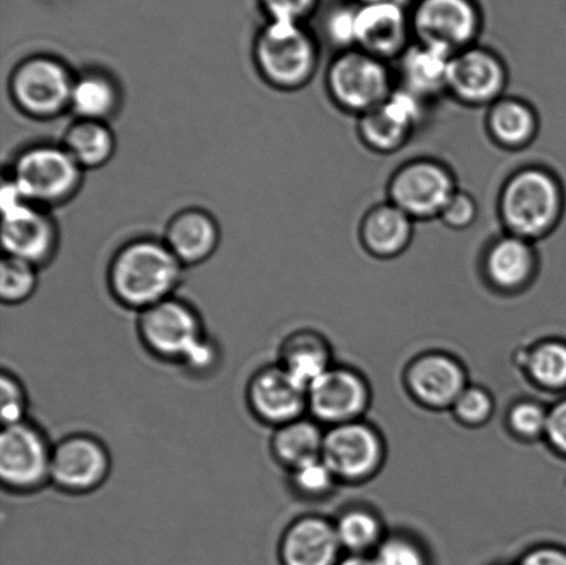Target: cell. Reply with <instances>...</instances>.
Listing matches in <instances>:
<instances>
[{"instance_id": "cell-1", "label": "cell", "mask_w": 566, "mask_h": 565, "mask_svg": "<svg viewBox=\"0 0 566 565\" xmlns=\"http://www.w3.org/2000/svg\"><path fill=\"white\" fill-rule=\"evenodd\" d=\"M185 269L165 241L138 238L111 260L109 292L122 307L138 314L176 296Z\"/></svg>"}, {"instance_id": "cell-2", "label": "cell", "mask_w": 566, "mask_h": 565, "mask_svg": "<svg viewBox=\"0 0 566 565\" xmlns=\"http://www.w3.org/2000/svg\"><path fill=\"white\" fill-rule=\"evenodd\" d=\"M564 191L556 176L526 168L510 177L501 197V215L510 234L535 240L551 232L562 219Z\"/></svg>"}, {"instance_id": "cell-3", "label": "cell", "mask_w": 566, "mask_h": 565, "mask_svg": "<svg viewBox=\"0 0 566 565\" xmlns=\"http://www.w3.org/2000/svg\"><path fill=\"white\" fill-rule=\"evenodd\" d=\"M260 75L280 91L307 85L318 64V48L298 22L268 21L253 44Z\"/></svg>"}, {"instance_id": "cell-4", "label": "cell", "mask_w": 566, "mask_h": 565, "mask_svg": "<svg viewBox=\"0 0 566 565\" xmlns=\"http://www.w3.org/2000/svg\"><path fill=\"white\" fill-rule=\"evenodd\" d=\"M83 171L63 144L44 143L22 149L17 155L9 179L28 201L49 209L76 196Z\"/></svg>"}, {"instance_id": "cell-5", "label": "cell", "mask_w": 566, "mask_h": 565, "mask_svg": "<svg viewBox=\"0 0 566 565\" xmlns=\"http://www.w3.org/2000/svg\"><path fill=\"white\" fill-rule=\"evenodd\" d=\"M138 341L149 356L180 365L208 336L201 313L190 302L171 296L137 314Z\"/></svg>"}, {"instance_id": "cell-6", "label": "cell", "mask_w": 566, "mask_h": 565, "mask_svg": "<svg viewBox=\"0 0 566 565\" xmlns=\"http://www.w3.org/2000/svg\"><path fill=\"white\" fill-rule=\"evenodd\" d=\"M4 254L42 268L54 258L59 229L46 208L28 201L19 187L6 180L0 192Z\"/></svg>"}, {"instance_id": "cell-7", "label": "cell", "mask_w": 566, "mask_h": 565, "mask_svg": "<svg viewBox=\"0 0 566 565\" xmlns=\"http://www.w3.org/2000/svg\"><path fill=\"white\" fill-rule=\"evenodd\" d=\"M52 440L31 419L3 426L0 435V483L14 495H31L50 485Z\"/></svg>"}, {"instance_id": "cell-8", "label": "cell", "mask_w": 566, "mask_h": 565, "mask_svg": "<svg viewBox=\"0 0 566 565\" xmlns=\"http://www.w3.org/2000/svg\"><path fill=\"white\" fill-rule=\"evenodd\" d=\"M75 76L52 55H32L21 61L10 76V94L22 113L52 119L70 109Z\"/></svg>"}, {"instance_id": "cell-9", "label": "cell", "mask_w": 566, "mask_h": 565, "mask_svg": "<svg viewBox=\"0 0 566 565\" xmlns=\"http://www.w3.org/2000/svg\"><path fill=\"white\" fill-rule=\"evenodd\" d=\"M111 473L113 456L99 437L75 431L54 442L50 485L63 494H92L107 483Z\"/></svg>"}, {"instance_id": "cell-10", "label": "cell", "mask_w": 566, "mask_h": 565, "mask_svg": "<svg viewBox=\"0 0 566 565\" xmlns=\"http://www.w3.org/2000/svg\"><path fill=\"white\" fill-rule=\"evenodd\" d=\"M321 458L337 481L360 483L379 472L386 446L379 431L359 419L327 429Z\"/></svg>"}, {"instance_id": "cell-11", "label": "cell", "mask_w": 566, "mask_h": 565, "mask_svg": "<svg viewBox=\"0 0 566 565\" xmlns=\"http://www.w3.org/2000/svg\"><path fill=\"white\" fill-rule=\"evenodd\" d=\"M390 75L382 60L363 52H346L333 61L327 87L342 108L368 113L390 97Z\"/></svg>"}, {"instance_id": "cell-12", "label": "cell", "mask_w": 566, "mask_h": 565, "mask_svg": "<svg viewBox=\"0 0 566 565\" xmlns=\"http://www.w3.org/2000/svg\"><path fill=\"white\" fill-rule=\"evenodd\" d=\"M410 25L420 43L457 54L475 41L481 15L473 0H420Z\"/></svg>"}, {"instance_id": "cell-13", "label": "cell", "mask_w": 566, "mask_h": 565, "mask_svg": "<svg viewBox=\"0 0 566 565\" xmlns=\"http://www.w3.org/2000/svg\"><path fill=\"white\" fill-rule=\"evenodd\" d=\"M369 404L368 381L357 370L338 365H332L307 389V412L329 428L359 420Z\"/></svg>"}, {"instance_id": "cell-14", "label": "cell", "mask_w": 566, "mask_h": 565, "mask_svg": "<svg viewBox=\"0 0 566 565\" xmlns=\"http://www.w3.org/2000/svg\"><path fill=\"white\" fill-rule=\"evenodd\" d=\"M457 192L453 176L434 160H415L402 166L390 182L391 203L412 219L441 215Z\"/></svg>"}, {"instance_id": "cell-15", "label": "cell", "mask_w": 566, "mask_h": 565, "mask_svg": "<svg viewBox=\"0 0 566 565\" xmlns=\"http://www.w3.org/2000/svg\"><path fill=\"white\" fill-rule=\"evenodd\" d=\"M245 401L252 417L271 429L307 414V389L276 363L254 370L247 384Z\"/></svg>"}, {"instance_id": "cell-16", "label": "cell", "mask_w": 566, "mask_h": 565, "mask_svg": "<svg viewBox=\"0 0 566 565\" xmlns=\"http://www.w3.org/2000/svg\"><path fill=\"white\" fill-rule=\"evenodd\" d=\"M407 387L421 406L430 409L452 408L468 387V374L457 358L447 353H426L409 364Z\"/></svg>"}, {"instance_id": "cell-17", "label": "cell", "mask_w": 566, "mask_h": 565, "mask_svg": "<svg viewBox=\"0 0 566 565\" xmlns=\"http://www.w3.org/2000/svg\"><path fill=\"white\" fill-rule=\"evenodd\" d=\"M343 555L335 523L319 514L294 519L280 538L282 565H336Z\"/></svg>"}, {"instance_id": "cell-18", "label": "cell", "mask_w": 566, "mask_h": 565, "mask_svg": "<svg viewBox=\"0 0 566 565\" xmlns=\"http://www.w3.org/2000/svg\"><path fill=\"white\" fill-rule=\"evenodd\" d=\"M506 86V70L495 54L468 48L453 54L448 72V88L468 104L496 103Z\"/></svg>"}, {"instance_id": "cell-19", "label": "cell", "mask_w": 566, "mask_h": 565, "mask_svg": "<svg viewBox=\"0 0 566 565\" xmlns=\"http://www.w3.org/2000/svg\"><path fill=\"white\" fill-rule=\"evenodd\" d=\"M410 30V17L398 2L363 4L355 13V43L380 60L403 52Z\"/></svg>"}, {"instance_id": "cell-20", "label": "cell", "mask_w": 566, "mask_h": 565, "mask_svg": "<svg viewBox=\"0 0 566 565\" xmlns=\"http://www.w3.org/2000/svg\"><path fill=\"white\" fill-rule=\"evenodd\" d=\"M419 98L409 91L394 92L379 107L365 113L359 122L364 142L381 153L401 147L420 119Z\"/></svg>"}, {"instance_id": "cell-21", "label": "cell", "mask_w": 566, "mask_h": 565, "mask_svg": "<svg viewBox=\"0 0 566 565\" xmlns=\"http://www.w3.org/2000/svg\"><path fill=\"white\" fill-rule=\"evenodd\" d=\"M164 241L185 268L201 264L218 251L219 224L207 210L188 208L170 219Z\"/></svg>"}, {"instance_id": "cell-22", "label": "cell", "mask_w": 566, "mask_h": 565, "mask_svg": "<svg viewBox=\"0 0 566 565\" xmlns=\"http://www.w3.org/2000/svg\"><path fill=\"white\" fill-rule=\"evenodd\" d=\"M275 363L305 389L333 365L329 345L324 336L311 329H298L286 335L281 342Z\"/></svg>"}, {"instance_id": "cell-23", "label": "cell", "mask_w": 566, "mask_h": 565, "mask_svg": "<svg viewBox=\"0 0 566 565\" xmlns=\"http://www.w3.org/2000/svg\"><path fill=\"white\" fill-rule=\"evenodd\" d=\"M536 270V254L530 241L507 236L497 240L485 257V274L497 290L520 291L530 284Z\"/></svg>"}, {"instance_id": "cell-24", "label": "cell", "mask_w": 566, "mask_h": 565, "mask_svg": "<svg viewBox=\"0 0 566 565\" xmlns=\"http://www.w3.org/2000/svg\"><path fill=\"white\" fill-rule=\"evenodd\" d=\"M412 218L394 203L371 209L360 227L366 249L375 257L392 258L409 245L412 238Z\"/></svg>"}, {"instance_id": "cell-25", "label": "cell", "mask_w": 566, "mask_h": 565, "mask_svg": "<svg viewBox=\"0 0 566 565\" xmlns=\"http://www.w3.org/2000/svg\"><path fill=\"white\" fill-rule=\"evenodd\" d=\"M325 431L313 418H300L273 429L270 452L280 467L289 470L321 458Z\"/></svg>"}, {"instance_id": "cell-26", "label": "cell", "mask_w": 566, "mask_h": 565, "mask_svg": "<svg viewBox=\"0 0 566 565\" xmlns=\"http://www.w3.org/2000/svg\"><path fill=\"white\" fill-rule=\"evenodd\" d=\"M120 88L113 76L102 71H86L75 76L70 111L76 119L107 122L120 105Z\"/></svg>"}, {"instance_id": "cell-27", "label": "cell", "mask_w": 566, "mask_h": 565, "mask_svg": "<svg viewBox=\"0 0 566 565\" xmlns=\"http://www.w3.org/2000/svg\"><path fill=\"white\" fill-rule=\"evenodd\" d=\"M453 53L420 43L407 50L402 59V75L407 91L416 96H430L448 86L449 65Z\"/></svg>"}, {"instance_id": "cell-28", "label": "cell", "mask_w": 566, "mask_h": 565, "mask_svg": "<svg viewBox=\"0 0 566 565\" xmlns=\"http://www.w3.org/2000/svg\"><path fill=\"white\" fill-rule=\"evenodd\" d=\"M63 146L83 170L97 169L114 157L116 138L107 122L76 119L65 132Z\"/></svg>"}, {"instance_id": "cell-29", "label": "cell", "mask_w": 566, "mask_h": 565, "mask_svg": "<svg viewBox=\"0 0 566 565\" xmlns=\"http://www.w3.org/2000/svg\"><path fill=\"white\" fill-rule=\"evenodd\" d=\"M491 135L504 147L526 146L536 135L537 119L534 109L520 100H497L488 116Z\"/></svg>"}, {"instance_id": "cell-30", "label": "cell", "mask_w": 566, "mask_h": 565, "mask_svg": "<svg viewBox=\"0 0 566 565\" xmlns=\"http://www.w3.org/2000/svg\"><path fill=\"white\" fill-rule=\"evenodd\" d=\"M333 523L344 553L371 555L386 536L381 520L370 509H346Z\"/></svg>"}, {"instance_id": "cell-31", "label": "cell", "mask_w": 566, "mask_h": 565, "mask_svg": "<svg viewBox=\"0 0 566 565\" xmlns=\"http://www.w3.org/2000/svg\"><path fill=\"white\" fill-rule=\"evenodd\" d=\"M525 369L541 389H565L566 343L556 339L537 343L525 356Z\"/></svg>"}, {"instance_id": "cell-32", "label": "cell", "mask_w": 566, "mask_h": 565, "mask_svg": "<svg viewBox=\"0 0 566 565\" xmlns=\"http://www.w3.org/2000/svg\"><path fill=\"white\" fill-rule=\"evenodd\" d=\"M38 268L25 260L4 254L0 264V299L8 306L30 301L38 287Z\"/></svg>"}, {"instance_id": "cell-33", "label": "cell", "mask_w": 566, "mask_h": 565, "mask_svg": "<svg viewBox=\"0 0 566 565\" xmlns=\"http://www.w3.org/2000/svg\"><path fill=\"white\" fill-rule=\"evenodd\" d=\"M338 483L335 474L322 458L314 459L293 470H289V485L294 495L304 500H322L331 494Z\"/></svg>"}, {"instance_id": "cell-34", "label": "cell", "mask_w": 566, "mask_h": 565, "mask_svg": "<svg viewBox=\"0 0 566 565\" xmlns=\"http://www.w3.org/2000/svg\"><path fill=\"white\" fill-rule=\"evenodd\" d=\"M377 565H430L420 542L407 534H388L371 553Z\"/></svg>"}, {"instance_id": "cell-35", "label": "cell", "mask_w": 566, "mask_h": 565, "mask_svg": "<svg viewBox=\"0 0 566 565\" xmlns=\"http://www.w3.org/2000/svg\"><path fill=\"white\" fill-rule=\"evenodd\" d=\"M30 409V396H28L24 381L13 370L3 368L0 374V422L11 426L24 422Z\"/></svg>"}, {"instance_id": "cell-36", "label": "cell", "mask_w": 566, "mask_h": 565, "mask_svg": "<svg viewBox=\"0 0 566 565\" xmlns=\"http://www.w3.org/2000/svg\"><path fill=\"white\" fill-rule=\"evenodd\" d=\"M547 420L548 409L536 401L523 400L515 402L507 414L510 430L520 439L526 441L539 440L545 437Z\"/></svg>"}, {"instance_id": "cell-37", "label": "cell", "mask_w": 566, "mask_h": 565, "mask_svg": "<svg viewBox=\"0 0 566 565\" xmlns=\"http://www.w3.org/2000/svg\"><path fill=\"white\" fill-rule=\"evenodd\" d=\"M454 418L468 426L485 425L495 411L491 393L481 386H468L451 408Z\"/></svg>"}, {"instance_id": "cell-38", "label": "cell", "mask_w": 566, "mask_h": 565, "mask_svg": "<svg viewBox=\"0 0 566 565\" xmlns=\"http://www.w3.org/2000/svg\"><path fill=\"white\" fill-rule=\"evenodd\" d=\"M221 362V352L218 343H216L209 335L188 354V357L182 362L179 367L185 369L190 376L196 378H203L209 376L219 368Z\"/></svg>"}, {"instance_id": "cell-39", "label": "cell", "mask_w": 566, "mask_h": 565, "mask_svg": "<svg viewBox=\"0 0 566 565\" xmlns=\"http://www.w3.org/2000/svg\"><path fill=\"white\" fill-rule=\"evenodd\" d=\"M269 21H287L303 24L314 13L318 0H259Z\"/></svg>"}, {"instance_id": "cell-40", "label": "cell", "mask_w": 566, "mask_h": 565, "mask_svg": "<svg viewBox=\"0 0 566 565\" xmlns=\"http://www.w3.org/2000/svg\"><path fill=\"white\" fill-rule=\"evenodd\" d=\"M443 223L451 229H465L475 220L476 207L469 193L457 191L441 212Z\"/></svg>"}, {"instance_id": "cell-41", "label": "cell", "mask_w": 566, "mask_h": 565, "mask_svg": "<svg viewBox=\"0 0 566 565\" xmlns=\"http://www.w3.org/2000/svg\"><path fill=\"white\" fill-rule=\"evenodd\" d=\"M355 13L357 10L336 9L325 21L326 35L337 46L355 43Z\"/></svg>"}, {"instance_id": "cell-42", "label": "cell", "mask_w": 566, "mask_h": 565, "mask_svg": "<svg viewBox=\"0 0 566 565\" xmlns=\"http://www.w3.org/2000/svg\"><path fill=\"white\" fill-rule=\"evenodd\" d=\"M545 439L554 450L566 456V398L548 409Z\"/></svg>"}, {"instance_id": "cell-43", "label": "cell", "mask_w": 566, "mask_h": 565, "mask_svg": "<svg viewBox=\"0 0 566 565\" xmlns=\"http://www.w3.org/2000/svg\"><path fill=\"white\" fill-rule=\"evenodd\" d=\"M514 565H566V551L552 545L532 547Z\"/></svg>"}, {"instance_id": "cell-44", "label": "cell", "mask_w": 566, "mask_h": 565, "mask_svg": "<svg viewBox=\"0 0 566 565\" xmlns=\"http://www.w3.org/2000/svg\"><path fill=\"white\" fill-rule=\"evenodd\" d=\"M336 565H377L371 555H354V553H344Z\"/></svg>"}, {"instance_id": "cell-45", "label": "cell", "mask_w": 566, "mask_h": 565, "mask_svg": "<svg viewBox=\"0 0 566 565\" xmlns=\"http://www.w3.org/2000/svg\"><path fill=\"white\" fill-rule=\"evenodd\" d=\"M363 4H376V3H386V2H397V0H360Z\"/></svg>"}]
</instances>
